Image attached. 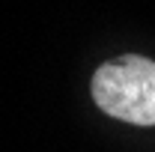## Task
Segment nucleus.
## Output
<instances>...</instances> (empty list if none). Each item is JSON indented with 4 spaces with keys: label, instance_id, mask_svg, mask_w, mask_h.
<instances>
[{
    "label": "nucleus",
    "instance_id": "f257e3e1",
    "mask_svg": "<svg viewBox=\"0 0 155 152\" xmlns=\"http://www.w3.org/2000/svg\"><path fill=\"white\" fill-rule=\"evenodd\" d=\"M93 98L107 116L131 125H155V63L137 54L98 66Z\"/></svg>",
    "mask_w": 155,
    "mask_h": 152
}]
</instances>
